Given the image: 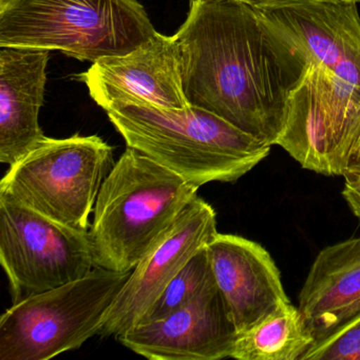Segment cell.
<instances>
[{
	"label": "cell",
	"instance_id": "cell-1",
	"mask_svg": "<svg viewBox=\"0 0 360 360\" xmlns=\"http://www.w3.org/2000/svg\"><path fill=\"white\" fill-rule=\"evenodd\" d=\"M172 37L188 104L278 145L309 64L254 0H191Z\"/></svg>",
	"mask_w": 360,
	"mask_h": 360
},
{
	"label": "cell",
	"instance_id": "cell-2",
	"mask_svg": "<svg viewBox=\"0 0 360 360\" xmlns=\"http://www.w3.org/2000/svg\"><path fill=\"white\" fill-rule=\"evenodd\" d=\"M104 110L128 147L199 188L210 182H236L271 151L255 136L195 106L170 109L125 101Z\"/></svg>",
	"mask_w": 360,
	"mask_h": 360
},
{
	"label": "cell",
	"instance_id": "cell-3",
	"mask_svg": "<svg viewBox=\"0 0 360 360\" xmlns=\"http://www.w3.org/2000/svg\"><path fill=\"white\" fill-rule=\"evenodd\" d=\"M199 187L128 147L105 179L89 236L96 266L134 271L198 197Z\"/></svg>",
	"mask_w": 360,
	"mask_h": 360
},
{
	"label": "cell",
	"instance_id": "cell-4",
	"mask_svg": "<svg viewBox=\"0 0 360 360\" xmlns=\"http://www.w3.org/2000/svg\"><path fill=\"white\" fill-rule=\"evenodd\" d=\"M157 34L136 0H7L0 47L60 51L98 62L136 50Z\"/></svg>",
	"mask_w": 360,
	"mask_h": 360
},
{
	"label": "cell",
	"instance_id": "cell-5",
	"mask_svg": "<svg viewBox=\"0 0 360 360\" xmlns=\"http://www.w3.org/2000/svg\"><path fill=\"white\" fill-rule=\"evenodd\" d=\"M131 271L96 266L81 279L13 303L0 318V360H48L81 347L100 334Z\"/></svg>",
	"mask_w": 360,
	"mask_h": 360
},
{
	"label": "cell",
	"instance_id": "cell-6",
	"mask_svg": "<svg viewBox=\"0 0 360 360\" xmlns=\"http://www.w3.org/2000/svg\"><path fill=\"white\" fill-rule=\"evenodd\" d=\"M115 164L112 147L100 136H46L10 166L0 182V195L60 224L88 231L103 183Z\"/></svg>",
	"mask_w": 360,
	"mask_h": 360
},
{
	"label": "cell",
	"instance_id": "cell-7",
	"mask_svg": "<svg viewBox=\"0 0 360 360\" xmlns=\"http://www.w3.org/2000/svg\"><path fill=\"white\" fill-rule=\"evenodd\" d=\"M278 145L304 169L324 176L359 172V94L323 67L309 65Z\"/></svg>",
	"mask_w": 360,
	"mask_h": 360
},
{
	"label": "cell",
	"instance_id": "cell-8",
	"mask_svg": "<svg viewBox=\"0 0 360 360\" xmlns=\"http://www.w3.org/2000/svg\"><path fill=\"white\" fill-rule=\"evenodd\" d=\"M0 262L13 303L85 277L96 266L89 231L0 195Z\"/></svg>",
	"mask_w": 360,
	"mask_h": 360
},
{
	"label": "cell",
	"instance_id": "cell-9",
	"mask_svg": "<svg viewBox=\"0 0 360 360\" xmlns=\"http://www.w3.org/2000/svg\"><path fill=\"white\" fill-rule=\"evenodd\" d=\"M217 233L214 208L201 198H195L169 231L136 265L107 311L98 335L117 337L138 326L179 271Z\"/></svg>",
	"mask_w": 360,
	"mask_h": 360
},
{
	"label": "cell",
	"instance_id": "cell-10",
	"mask_svg": "<svg viewBox=\"0 0 360 360\" xmlns=\"http://www.w3.org/2000/svg\"><path fill=\"white\" fill-rule=\"evenodd\" d=\"M309 65L323 67L360 96V18L357 4L254 0Z\"/></svg>",
	"mask_w": 360,
	"mask_h": 360
},
{
	"label": "cell",
	"instance_id": "cell-11",
	"mask_svg": "<svg viewBox=\"0 0 360 360\" xmlns=\"http://www.w3.org/2000/svg\"><path fill=\"white\" fill-rule=\"evenodd\" d=\"M238 332L217 283L168 317L139 324L115 337L153 360H218L231 357Z\"/></svg>",
	"mask_w": 360,
	"mask_h": 360
},
{
	"label": "cell",
	"instance_id": "cell-12",
	"mask_svg": "<svg viewBox=\"0 0 360 360\" xmlns=\"http://www.w3.org/2000/svg\"><path fill=\"white\" fill-rule=\"evenodd\" d=\"M79 77L103 109L125 101L170 109L191 106L183 91L178 46L159 32L130 53L94 63Z\"/></svg>",
	"mask_w": 360,
	"mask_h": 360
},
{
	"label": "cell",
	"instance_id": "cell-13",
	"mask_svg": "<svg viewBox=\"0 0 360 360\" xmlns=\"http://www.w3.org/2000/svg\"><path fill=\"white\" fill-rule=\"evenodd\" d=\"M207 252L238 335L290 301L275 261L257 242L218 233Z\"/></svg>",
	"mask_w": 360,
	"mask_h": 360
},
{
	"label": "cell",
	"instance_id": "cell-14",
	"mask_svg": "<svg viewBox=\"0 0 360 360\" xmlns=\"http://www.w3.org/2000/svg\"><path fill=\"white\" fill-rule=\"evenodd\" d=\"M46 50L1 48L0 162L13 165L46 138L39 123L48 62Z\"/></svg>",
	"mask_w": 360,
	"mask_h": 360
},
{
	"label": "cell",
	"instance_id": "cell-15",
	"mask_svg": "<svg viewBox=\"0 0 360 360\" xmlns=\"http://www.w3.org/2000/svg\"><path fill=\"white\" fill-rule=\"evenodd\" d=\"M298 307L315 340L360 313V238L326 246L317 255Z\"/></svg>",
	"mask_w": 360,
	"mask_h": 360
},
{
	"label": "cell",
	"instance_id": "cell-16",
	"mask_svg": "<svg viewBox=\"0 0 360 360\" xmlns=\"http://www.w3.org/2000/svg\"><path fill=\"white\" fill-rule=\"evenodd\" d=\"M314 342L315 338L300 309L288 301L238 335L231 358L300 360Z\"/></svg>",
	"mask_w": 360,
	"mask_h": 360
},
{
	"label": "cell",
	"instance_id": "cell-17",
	"mask_svg": "<svg viewBox=\"0 0 360 360\" xmlns=\"http://www.w3.org/2000/svg\"><path fill=\"white\" fill-rule=\"evenodd\" d=\"M214 284L216 280L212 273L207 246H205L179 271L139 324L168 317L193 302L204 290Z\"/></svg>",
	"mask_w": 360,
	"mask_h": 360
},
{
	"label": "cell",
	"instance_id": "cell-18",
	"mask_svg": "<svg viewBox=\"0 0 360 360\" xmlns=\"http://www.w3.org/2000/svg\"><path fill=\"white\" fill-rule=\"evenodd\" d=\"M300 360H360V313L315 340Z\"/></svg>",
	"mask_w": 360,
	"mask_h": 360
},
{
	"label": "cell",
	"instance_id": "cell-19",
	"mask_svg": "<svg viewBox=\"0 0 360 360\" xmlns=\"http://www.w3.org/2000/svg\"><path fill=\"white\" fill-rule=\"evenodd\" d=\"M342 195L354 214L360 219V172L345 174Z\"/></svg>",
	"mask_w": 360,
	"mask_h": 360
},
{
	"label": "cell",
	"instance_id": "cell-20",
	"mask_svg": "<svg viewBox=\"0 0 360 360\" xmlns=\"http://www.w3.org/2000/svg\"><path fill=\"white\" fill-rule=\"evenodd\" d=\"M263 3H283V1H297V0H261ZM309 1H334V3L360 4V0H309Z\"/></svg>",
	"mask_w": 360,
	"mask_h": 360
}]
</instances>
